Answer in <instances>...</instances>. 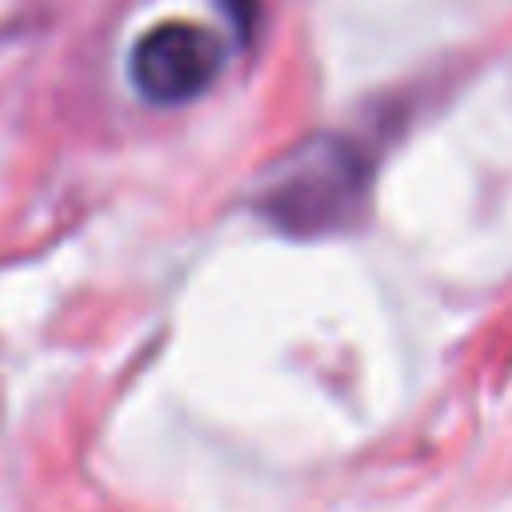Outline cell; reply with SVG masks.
I'll use <instances>...</instances> for the list:
<instances>
[{"label": "cell", "mask_w": 512, "mask_h": 512, "mask_svg": "<svg viewBox=\"0 0 512 512\" xmlns=\"http://www.w3.org/2000/svg\"><path fill=\"white\" fill-rule=\"evenodd\" d=\"M364 196V164L348 140L320 136L308 148L284 156L260 208L284 232H328L344 224Z\"/></svg>", "instance_id": "obj_1"}, {"label": "cell", "mask_w": 512, "mask_h": 512, "mask_svg": "<svg viewBox=\"0 0 512 512\" xmlns=\"http://www.w3.org/2000/svg\"><path fill=\"white\" fill-rule=\"evenodd\" d=\"M224 64V44L188 20H168L148 28L136 44H132V84L144 100L152 104H184L196 100Z\"/></svg>", "instance_id": "obj_2"}, {"label": "cell", "mask_w": 512, "mask_h": 512, "mask_svg": "<svg viewBox=\"0 0 512 512\" xmlns=\"http://www.w3.org/2000/svg\"><path fill=\"white\" fill-rule=\"evenodd\" d=\"M228 4H232V12H236V20H240V24H248V20H252V0H228Z\"/></svg>", "instance_id": "obj_3"}]
</instances>
